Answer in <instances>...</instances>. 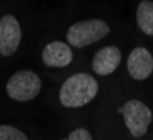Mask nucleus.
I'll use <instances>...</instances> for the list:
<instances>
[{
    "label": "nucleus",
    "mask_w": 153,
    "mask_h": 140,
    "mask_svg": "<svg viewBox=\"0 0 153 140\" xmlns=\"http://www.w3.org/2000/svg\"><path fill=\"white\" fill-rule=\"evenodd\" d=\"M98 93V82L88 74L80 72L69 76L61 86L59 101L64 107L76 108L88 104Z\"/></svg>",
    "instance_id": "obj_1"
},
{
    "label": "nucleus",
    "mask_w": 153,
    "mask_h": 140,
    "mask_svg": "<svg viewBox=\"0 0 153 140\" xmlns=\"http://www.w3.org/2000/svg\"><path fill=\"white\" fill-rule=\"evenodd\" d=\"M109 31V25L102 20H87L73 24L68 29L66 38L73 47L82 49L105 38Z\"/></svg>",
    "instance_id": "obj_2"
},
{
    "label": "nucleus",
    "mask_w": 153,
    "mask_h": 140,
    "mask_svg": "<svg viewBox=\"0 0 153 140\" xmlns=\"http://www.w3.org/2000/svg\"><path fill=\"white\" fill-rule=\"evenodd\" d=\"M40 89H42V81L39 75L29 69L15 72L6 85L7 94L15 101L32 100L40 93Z\"/></svg>",
    "instance_id": "obj_3"
},
{
    "label": "nucleus",
    "mask_w": 153,
    "mask_h": 140,
    "mask_svg": "<svg viewBox=\"0 0 153 140\" xmlns=\"http://www.w3.org/2000/svg\"><path fill=\"white\" fill-rule=\"evenodd\" d=\"M124 117L127 129L134 137H142L153 119L152 111L139 100H130L119 110Z\"/></svg>",
    "instance_id": "obj_4"
},
{
    "label": "nucleus",
    "mask_w": 153,
    "mask_h": 140,
    "mask_svg": "<svg viewBox=\"0 0 153 140\" xmlns=\"http://www.w3.org/2000/svg\"><path fill=\"white\" fill-rule=\"evenodd\" d=\"M21 43V26L14 15H4L0 20V54L10 57Z\"/></svg>",
    "instance_id": "obj_5"
},
{
    "label": "nucleus",
    "mask_w": 153,
    "mask_h": 140,
    "mask_svg": "<svg viewBox=\"0 0 153 140\" xmlns=\"http://www.w3.org/2000/svg\"><path fill=\"white\" fill-rule=\"evenodd\" d=\"M128 74L135 81L149 78L153 72V56L145 47H135L127 60Z\"/></svg>",
    "instance_id": "obj_6"
},
{
    "label": "nucleus",
    "mask_w": 153,
    "mask_h": 140,
    "mask_svg": "<svg viewBox=\"0 0 153 140\" xmlns=\"http://www.w3.org/2000/svg\"><path fill=\"white\" fill-rule=\"evenodd\" d=\"M42 60L48 67L62 68L72 62L73 53L71 47L64 42H51L43 49Z\"/></svg>",
    "instance_id": "obj_7"
},
{
    "label": "nucleus",
    "mask_w": 153,
    "mask_h": 140,
    "mask_svg": "<svg viewBox=\"0 0 153 140\" xmlns=\"http://www.w3.org/2000/svg\"><path fill=\"white\" fill-rule=\"evenodd\" d=\"M121 62L120 49L114 46L103 47L95 53L93 58V69L98 75H109L116 71Z\"/></svg>",
    "instance_id": "obj_8"
},
{
    "label": "nucleus",
    "mask_w": 153,
    "mask_h": 140,
    "mask_svg": "<svg viewBox=\"0 0 153 140\" xmlns=\"http://www.w3.org/2000/svg\"><path fill=\"white\" fill-rule=\"evenodd\" d=\"M137 21L143 33L153 36V2L143 0L139 3L137 10Z\"/></svg>",
    "instance_id": "obj_9"
},
{
    "label": "nucleus",
    "mask_w": 153,
    "mask_h": 140,
    "mask_svg": "<svg viewBox=\"0 0 153 140\" xmlns=\"http://www.w3.org/2000/svg\"><path fill=\"white\" fill-rule=\"evenodd\" d=\"M0 140H29L24 132L10 125H0Z\"/></svg>",
    "instance_id": "obj_10"
},
{
    "label": "nucleus",
    "mask_w": 153,
    "mask_h": 140,
    "mask_svg": "<svg viewBox=\"0 0 153 140\" xmlns=\"http://www.w3.org/2000/svg\"><path fill=\"white\" fill-rule=\"evenodd\" d=\"M62 140H93V137H91V135H90V132L87 129L79 128V129L72 130L69 133V136Z\"/></svg>",
    "instance_id": "obj_11"
}]
</instances>
